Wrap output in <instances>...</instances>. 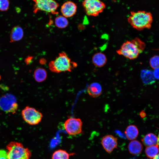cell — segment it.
<instances>
[{
  "label": "cell",
  "instance_id": "1",
  "mask_svg": "<svg viewBox=\"0 0 159 159\" xmlns=\"http://www.w3.org/2000/svg\"><path fill=\"white\" fill-rule=\"evenodd\" d=\"M145 47L144 42L137 37L124 42L116 52L119 55L133 60L137 58L143 52Z\"/></svg>",
  "mask_w": 159,
  "mask_h": 159
},
{
  "label": "cell",
  "instance_id": "2",
  "mask_svg": "<svg viewBox=\"0 0 159 159\" xmlns=\"http://www.w3.org/2000/svg\"><path fill=\"white\" fill-rule=\"evenodd\" d=\"M151 14L143 11H131L127 21L130 25L134 29L141 31L151 27L153 22Z\"/></svg>",
  "mask_w": 159,
  "mask_h": 159
},
{
  "label": "cell",
  "instance_id": "3",
  "mask_svg": "<svg viewBox=\"0 0 159 159\" xmlns=\"http://www.w3.org/2000/svg\"><path fill=\"white\" fill-rule=\"evenodd\" d=\"M49 69L52 72L58 73L66 71L71 72L77 66L75 62H72L64 52L59 54L54 60L50 62L49 65Z\"/></svg>",
  "mask_w": 159,
  "mask_h": 159
},
{
  "label": "cell",
  "instance_id": "4",
  "mask_svg": "<svg viewBox=\"0 0 159 159\" xmlns=\"http://www.w3.org/2000/svg\"><path fill=\"white\" fill-rule=\"evenodd\" d=\"M8 159H30L32 152L21 143L15 141L10 142L6 146Z\"/></svg>",
  "mask_w": 159,
  "mask_h": 159
},
{
  "label": "cell",
  "instance_id": "5",
  "mask_svg": "<svg viewBox=\"0 0 159 159\" xmlns=\"http://www.w3.org/2000/svg\"><path fill=\"white\" fill-rule=\"evenodd\" d=\"M82 4L86 14L90 16H97L106 8L101 0H83Z\"/></svg>",
  "mask_w": 159,
  "mask_h": 159
},
{
  "label": "cell",
  "instance_id": "6",
  "mask_svg": "<svg viewBox=\"0 0 159 159\" xmlns=\"http://www.w3.org/2000/svg\"><path fill=\"white\" fill-rule=\"evenodd\" d=\"M32 0L34 2L33 8V11L34 13L41 11L52 14H58L56 10L59 4L54 0Z\"/></svg>",
  "mask_w": 159,
  "mask_h": 159
},
{
  "label": "cell",
  "instance_id": "7",
  "mask_svg": "<svg viewBox=\"0 0 159 159\" xmlns=\"http://www.w3.org/2000/svg\"><path fill=\"white\" fill-rule=\"evenodd\" d=\"M18 108L16 97L11 94H7L0 98V109L7 113H15Z\"/></svg>",
  "mask_w": 159,
  "mask_h": 159
},
{
  "label": "cell",
  "instance_id": "8",
  "mask_svg": "<svg viewBox=\"0 0 159 159\" xmlns=\"http://www.w3.org/2000/svg\"><path fill=\"white\" fill-rule=\"evenodd\" d=\"M24 120L31 125H36L40 123L43 117L42 114L35 108L26 106L21 112Z\"/></svg>",
  "mask_w": 159,
  "mask_h": 159
},
{
  "label": "cell",
  "instance_id": "9",
  "mask_svg": "<svg viewBox=\"0 0 159 159\" xmlns=\"http://www.w3.org/2000/svg\"><path fill=\"white\" fill-rule=\"evenodd\" d=\"M82 125V122L80 119L71 117L68 119L65 122L64 127L68 134L75 135L81 132Z\"/></svg>",
  "mask_w": 159,
  "mask_h": 159
},
{
  "label": "cell",
  "instance_id": "10",
  "mask_svg": "<svg viewBox=\"0 0 159 159\" xmlns=\"http://www.w3.org/2000/svg\"><path fill=\"white\" fill-rule=\"evenodd\" d=\"M101 143L105 150L107 153H111L117 148V139L112 135H106L102 138Z\"/></svg>",
  "mask_w": 159,
  "mask_h": 159
},
{
  "label": "cell",
  "instance_id": "11",
  "mask_svg": "<svg viewBox=\"0 0 159 159\" xmlns=\"http://www.w3.org/2000/svg\"><path fill=\"white\" fill-rule=\"evenodd\" d=\"M77 6L74 2L67 1L61 6V11L63 16L66 18L73 16L76 13Z\"/></svg>",
  "mask_w": 159,
  "mask_h": 159
},
{
  "label": "cell",
  "instance_id": "12",
  "mask_svg": "<svg viewBox=\"0 0 159 159\" xmlns=\"http://www.w3.org/2000/svg\"><path fill=\"white\" fill-rule=\"evenodd\" d=\"M107 60L105 54L101 52L95 53L92 58L93 64L95 66L98 67L104 66L106 64Z\"/></svg>",
  "mask_w": 159,
  "mask_h": 159
},
{
  "label": "cell",
  "instance_id": "13",
  "mask_svg": "<svg viewBox=\"0 0 159 159\" xmlns=\"http://www.w3.org/2000/svg\"><path fill=\"white\" fill-rule=\"evenodd\" d=\"M24 35L23 29L20 26H17L12 29L10 34V42L18 41L21 39Z\"/></svg>",
  "mask_w": 159,
  "mask_h": 159
},
{
  "label": "cell",
  "instance_id": "14",
  "mask_svg": "<svg viewBox=\"0 0 159 159\" xmlns=\"http://www.w3.org/2000/svg\"><path fill=\"white\" fill-rule=\"evenodd\" d=\"M102 90L100 85L96 82L91 84L87 89V92L88 94L94 98L100 96L102 93Z\"/></svg>",
  "mask_w": 159,
  "mask_h": 159
},
{
  "label": "cell",
  "instance_id": "15",
  "mask_svg": "<svg viewBox=\"0 0 159 159\" xmlns=\"http://www.w3.org/2000/svg\"><path fill=\"white\" fill-rule=\"evenodd\" d=\"M128 149L131 154L137 155L141 153L143 149V146L139 141L133 140L131 141L129 143Z\"/></svg>",
  "mask_w": 159,
  "mask_h": 159
},
{
  "label": "cell",
  "instance_id": "16",
  "mask_svg": "<svg viewBox=\"0 0 159 159\" xmlns=\"http://www.w3.org/2000/svg\"><path fill=\"white\" fill-rule=\"evenodd\" d=\"M141 79L143 83L146 84L150 85L155 82V78L153 72L148 69L141 70L140 74Z\"/></svg>",
  "mask_w": 159,
  "mask_h": 159
},
{
  "label": "cell",
  "instance_id": "17",
  "mask_svg": "<svg viewBox=\"0 0 159 159\" xmlns=\"http://www.w3.org/2000/svg\"><path fill=\"white\" fill-rule=\"evenodd\" d=\"M127 138L129 140H133L138 137L139 131L137 127L133 125L128 126L125 131Z\"/></svg>",
  "mask_w": 159,
  "mask_h": 159
},
{
  "label": "cell",
  "instance_id": "18",
  "mask_svg": "<svg viewBox=\"0 0 159 159\" xmlns=\"http://www.w3.org/2000/svg\"><path fill=\"white\" fill-rule=\"evenodd\" d=\"M158 138L153 133H149L145 135L142 139L144 145L146 147L157 145Z\"/></svg>",
  "mask_w": 159,
  "mask_h": 159
},
{
  "label": "cell",
  "instance_id": "19",
  "mask_svg": "<svg viewBox=\"0 0 159 159\" xmlns=\"http://www.w3.org/2000/svg\"><path fill=\"white\" fill-rule=\"evenodd\" d=\"M33 76L35 80L37 82H40L44 81L47 76L46 70L42 68L37 69L34 71Z\"/></svg>",
  "mask_w": 159,
  "mask_h": 159
},
{
  "label": "cell",
  "instance_id": "20",
  "mask_svg": "<svg viewBox=\"0 0 159 159\" xmlns=\"http://www.w3.org/2000/svg\"><path fill=\"white\" fill-rule=\"evenodd\" d=\"M74 153H69L65 150L59 149L52 154V159H69V156L75 155Z\"/></svg>",
  "mask_w": 159,
  "mask_h": 159
},
{
  "label": "cell",
  "instance_id": "21",
  "mask_svg": "<svg viewBox=\"0 0 159 159\" xmlns=\"http://www.w3.org/2000/svg\"><path fill=\"white\" fill-rule=\"evenodd\" d=\"M159 149L157 144L147 147L145 150V152L146 155L150 158H153L159 152Z\"/></svg>",
  "mask_w": 159,
  "mask_h": 159
},
{
  "label": "cell",
  "instance_id": "22",
  "mask_svg": "<svg viewBox=\"0 0 159 159\" xmlns=\"http://www.w3.org/2000/svg\"><path fill=\"white\" fill-rule=\"evenodd\" d=\"M55 24L57 27L64 28L67 26L68 21L66 17L63 16L59 15L55 18Z\"/></svg>",
  "mask_w": 159,
  "mask_h": 159
},
{
  "label": "cell",
  "instance_id": "23",
  "mask_svg": "<svg viewBox=\"0 0 159 159\" xmlns=\"http://www.w3.org/2000/svg\"><path fill=\"white\" fill-rule=\"evenodd\" d=\"M150 66L155 69L159 67V56L155 55L152 57L149 61Z\"/></svg>",
  "mask_w": 159,
  "mask_h": 159
},
{
  "label": "cell",
  "instance_id": "24",
  "mask_svg": "<svg viewBox=\"0 0 159 159\" xmlns=\"http://www.w3.org/2000/svg\"><path fill=\"white\" fill-rule=\"evenodd\" d=\"M9 4V0H0V11H4L8 10Z\"/></svg>",
  "mask_w": 159,
  "mask_h": 159
},
{
  "label": "cell",
  "instance_id": "25",
  "mask_svg": "<svg viewBox=\"0 0 159 159\" xmlns=\"http://www.w3.org/2000/svg\"><path fill=\"white\" fill-rule=\"evenodd\" d=\"M0 159H8L7 151L4 149H0Z\"/></svg>",
  "mask_w": 159,
  "mask_h": 159
},
{
  "label": "cell",
  "instance_id": "26",
  "mask_svg": "<svg viewBox=\"0 0 159 159\" xmlns=\"http://www.w3.org/2000/svg\"><path fill=\"white\" fill-rule=\"evenodd\" d=\"M154 69L153 72L155 78L159 80V67Z\"/></svg>",
  "mask_w": 159,
  "mask_h": 159
},
{
  "label": "cell",
  "instance_id": "27",
  "mask_svg": "<svg viewBox=\"0 0 159 159\" xmlns=\"http://www.w3.org/2000/svg\"><path fill=\"white\" fill-rule=\"evenodd\" d=\"M33 57L31 56H28L25 59V62L26 64H29L31 62Z\"/></svg>",
  "mask_w": 159,
  "mask_h": 159
},
{
  "label": "cell",
  "instance_id": "28",
  "mask_svg": "<svg viewBox=\"0 0 159 159\" xmlns=\"http://www.w3.org/2000/svg\"><path fill=\"white\" fill-rule=\"evenodd\" d=\"M140 115L141 117H145V115L146 114L143 111H142L140 113Z\"/></svg>",
  "mask_w": 159,
  "mask_h": 159
},
{
  "label": "cell",
  "instance_id": "29",
  "mask_svg": "<svg viewBox=\"0 0 159 159\" xmlns=\"http://www.w3.org/2000/svg\"><path fill=\"white\" fill-rule=\"evenodd\" d=\"M153 159H159V154L156 155L154 158Z\"/></svg>",
  "mask_w": 159,
  "mask_h": 159
},
{
  "label": "cell",
  "instance_id": "30",
  "mask_svg": "<svg viewBox=\"0 0 159 159\" xmlns=\"http://www.w3.org/2000/svg\"><path fill=\"white\" fill-rule=\"evenodd\" d=\"M157 143L158 145H159V132L158 133V139H157Z\"/></svg>",
  "mask_w": 159,
  "mask_h": 159
},
{
  "label": "cell",
  "instance_id": "31",
  "mask_svg": "<svg viewBox=\"0 0 159 159\" xmlns=\"http://www.w3.org/2000/svg\"></svg>",
  "mask_w": 159,
  "mask_h": 159
}]
</instances>
